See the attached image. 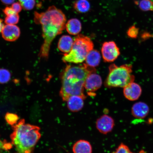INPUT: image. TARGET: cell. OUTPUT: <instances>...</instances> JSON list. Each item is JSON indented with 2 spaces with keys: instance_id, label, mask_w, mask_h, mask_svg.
<instances>
[{
  "instance_id": "cell-1",
  "label": "cell",
  "mask_w": 153,
  "mask_h": 153,
  "mask_svg": "<svg viewBox=\"0 0 153 153\" xmlns=\"http://www.w3.org/2000/svg\"><path fill=\"white\" fill-rule=\"evenodd\" d=\"M34 20L36 24L41 25L44 39L39 56L46 60L53 39L65 28L66 17L61 10L52 6L45 12H35Z\"/></svg>"
},
{
  "instance_id": "cell-2",
  "label": "cell",
  "mask_w": 153,
  "mask_h": 153,
  "mask_svg": "<svg viewBox=\"0 0 153 153\" xmlns=\"http://www.w3.org/2000/svg\"><path fill=\"white\" fill-rule=\"evenodd\" d=\"M95 68L86 64L78 66L67 65L61 75L62 87L60 96L62 100L66 101L73 95H78L85 99L84 85L89 74L96 72Z\"/></svg>"
},
{
  "instance_id": "cell-3",
  "label": "cell",
  "mask_w": 153,
  "mask_h": 153,
  "mask_svg": "<svg viewBox=\"0 0 153 153\" xmlns=\"http://www.w3.org/2000/svg\"><path fill=\"white\" fill-rule=\"evenodd\" d=\"M13 131L10 135L11 143L17 153H33L36 144L41 137L40 128L25 123L24 119L11 126Z\"/></svg>"
},
{
  "instance_id": "cell-4",
  "label": "cell",
  "mask_w": 153,
  "mask_h": 153,
  "mask_svg": "<svg viewBox=\"0 0 153 153\" xmlns=\"http://www.w3.org/2000/svg\"><path fill=\"white\" fill-rule=\"evenodd\" d=\"M94 47V45L90 38L83 34H78L74 38L71 50L68 53H65L62 60L64 62L75 64L83 62Z\"/></svg>"
},
{
  "instance_id": "cell-5",
  "label": "cell",
  "mask_w": 153,
  "mask_h": 153,
  "mask_svg": "<svg viewBox=\"0 0 153 153\" xmlns=\"http://www.w3.org/2000/svg\"><path fill=\"white\" fill-rule=\"evenodd\" d=\"M131 65L125 64L118 66L114 64L109 67V74L105 85L108 88H124L134 82L135 76L132 73Z\"/></svg>"
},
{
  "instance_id": "cell-6",
  "label": "cell",
  "mask_w": 153,
  "mask_h": 153,
  "mask_svg": "<svg viewBox=\"0 0 153 153\" xmlns=\"http://www.w3.org/2000/svg\"><path fill=\"white\" fill-rule=\"evenodd\" d=\"M101 51L105 62H114L120 54V49L114 41L105 42L102 44Z\"/></svg>"
},
{
  "instance_id": "cell-7",
  "label": "cell",
  "mask_w": 153,
  "mask_h": 153,
  "mask_svg": "<svg viewBox=\"0 0 153 153\" xmlns=\"http://www.w3.org/2000/svg\"><path fill=\"white\" fill-rule=\"evenodd\" d=\"M93 73L87 76L85 80L84 87L88 95L94 96L95 92L100 88L102 85V80L99 74Z\"/></svg>"
},
{
  "instance_id": "cell-8",
  "label": "cell",
  "mask_w": 153,
  "mask_h": 153,
  "mask_svg": "<svg viewBox=\"0 0 153 153\" xmlns=\"http://www.w3.org/2000/svg\"><path fill=\"white\" fill-rule=\"evenodd\" d=\"M114 126V120L111 117L103 115L97 120V128L100 132L106 134L112 131Z\"/></svg>"
},
{
  "instance_id": "cell-9",
  "label": "cell",
  "mask_w": 153,
  "mask_h": 153,
  "mask_svg": "<svg viewBox=\"0 0 153 153\" xmlns=\"http://www.w3.org/2000/svg\"><path fill=\"white\" fill-rule=\"evenodd\" d=\"M123 94L130 101L137 100L142 94V89L138 84L133 82L124 88Z\"/></svg>"
},
{
  "instance_id": "cell-10",
  "label": "cell",
  "mask_w": 153,
  "mask_h": 153,
  "mask_svg": "<svg viewBox=\"0 0 153 153\" xmlns=\"http://www.w3.org/2000/svg\"><path fill=\"white\" fill-rule=\"evenodd\" d=\"M4 39L8 42H14L18 39L20 35V30L15 25H6L1 31Z\"/></svg>"
},
{
  "instance_id": "cell-11",
  "label": "cell",
  "mask_w": 153,
  "mask_h": 153,
  "mask_svg": "<svg viewBox=\"0 0 153 153\" xmlns=\"http://www.w3.org/2000/svg\"><path fill=\"white\" fill-rule=\"evenodd\" d=\"M150 108L146 103L143 102L135 103L131 109L133 116L138 119H143L146 117L149 114Z\"/></svg>"
},
{
  "instance_id": "cell-12",
  "label": "cell",
  "mask_w": 153,
  "mask_h": 153,
  "mask_svg": "<svg viewBox=\"0 0 153 153\" xmlns=\"http://www.w3.org/2000/svg\"><path fill=\"white\" fill-rule=\"evenodd\" d=\"M84 100L85 99L79 96L73 95L70 97L66 101L69 110L73 112L81 111L84 106Z\"/></svg>"
},
{
  "instance_id": "cell-13",
  "label": "cell",
  "mask_w": 153,
  "mask_h": 153,
  "mask_svg": "<svg viewBox=\"0 0 153 153\" xmlns=\"http://www.w3.org/2000/svg\"><path fill=\"white\" fill-rule=\"evenodd\" d=\"M74 43V40L71 36L63 35L59 40L57 47L62 52L68 53L71 50Z\"/></svg>"
},
{
  "instance_id": "cell-14",
  "label": "cell",
  "mask_w": 153,
  "mask_h": 153,
  "mask_svg": "<svg viewBox=\"0 0 153 153\" xmlns=\"http://www.w3.org/2000/svg\"><path fill=\"white\" fill-rule=\"evenodd\" d=\"M72 151L74 153H92V148L89 141L80 140L74 143Z\"/></svg>"
},
{
  "instance_id": "cell-15",
  "label": "cell",
  "mask_w": 153,
  "mask_h": 153,
  "mask_svg": "<svg viewBox=\"0 0 153 153\" xmlns=\"http://www.w3.org/2000/svg\"><path fill=\"white\" fill-rule=\"evenodd\" d=\"M65 28L69 34L72 35H77L82 30V24L78 19H70L66 23Z\"/></svg>"
},
{
  "instance_id": "cell-16",
  "label": "cell",
  "mask_w": 153,
  "mask_h": 153,
  "mask_svg": "<svg viewBox=\"0 0 153 153\" xmlns=\"http://www.w3.org/2000/svg\"><path fill=\"white\" fill-rule=\"evenodd\" d=\"M101 59L100 52L96 50L93 49L88 53L86 56V64L92 68H95L100 64Z\"/></svg>"
},
{
  "instance_id": "cell-17",
  "label": "cell",
  "mask_w": 153,
  "mask_h": 153,
  "mask_svg": "<svg viewBox=\"0 0 153 153\" xmlns=\"http://www.w3.org/2000/svg\"><path fill=\"white\" fill-rule=\"evenodd\" d=\"M74 7L77 12L85 13L90 9L91 4L88 0H76L74 3Z\"/></svg>"
},
{
  "instance_id": "cell-18",
  "label": "cell",
  "mask_w": 153,
  "mask_h": 153,
  "mask_svg": "<svg viewBox=\"0 0 153 153\" xmlns=\"http://www.w3.org/2000/svg\"><path fill=\"white\" fill-rule=\"evenodd\" d=\"M135 3L143 11H153V0H137Z\"/></svg>"
},
{
  "instance_id": "cell-19",
  "label": "cell",
  "mask_w": 153,
  "mask_h": 153,
  "mask_svg": "<svg viewBox=\"0 0 153 153\" xmlns=\"http://www.w3.org/2000/svg\"><path fill=\"white\" fill-rule=\"evenodd\" d=\"M11 74L9 70L4 68H0V84H5L10 80Z\"/></svg>"
},
{
  "instance_id": "cell-20",
  "label": "cell",
  "mask_w": 153,
  "mask_h": 153,
  "mask_svg": "<svg viewBox=\"0 0 153 153\" xmlns=\"http://www.w3.org/2000/svg\"><path fill=\"white\" fill-rule=\"evenodd\" d=\"M5 118L7 123L11 126L18 123L19 120V116L16 114L10 112L6 114Z\"/></svg>"
},
{
  "instance_id": "cell-21",
  "label": "cell",
  "mask_w": 153,
  "mask_h": 153,
  "mask_svg": "<svg viewBox=\"0 0 153 153\" xmlns=\"http://www.w3.org/2000/svg\"><path fill=\"white\" fill-rule=\"evenodd\" d=\"M23 8L26 10H30L33 9L35 6V0H19Z\"/></svg>"
},
{
  "instance_id": "cell-22",
  "label": "cell",
  "mask_w": 153,
  "mask_h": 153,
  "mask_svg": "<svg viewBox=\"0 0 153 153\" xmlns=\"http://www.w3.org/2000/svg\"><path fill=\"white\" fill-rule=\"evenodd\" d=\"M19 17L18 14L15 13L6 17L4 22L7 25H15L17 24L19 22Z\"/></svg>"
},
{
  "instance_id": "cell-23",
  "label": "cell",
  "mask_w": 153,
  "mask_h": 153,
  "mask_svg": "<svg viewBox=\"0 0 153 153\" xmlns=\"http://www.w3.org/2000/svg\"><path fill=\"white\" fill-rule=\"evenodd\" d=\"M111 153H133L130 150L129 147L123 143L120 144L115 151Z\"/></svg>"
},
{
  "instance_id": "cell-24",
  "label": "cell",
  "mask_w": 153,
  "mask_h": 153,
  "mask_svg": "<svg viewBox=\"0 0 153 153\" xmlns=\"http://www.w3.org/2000/svg\"><path fill=\"white\" fill-rule=\"evenodd\" d=\"M11 143L7 141H2L0 139V153H2L4 150H8L12 148Z\"/></svg>"
},
{
  "instance_id": "cell-25",
  "label": "cell",
  "mask_w": 153,
  "mask_h": 153,
  "mask_svg": "<svg viewBox=\"0 0 153 153\" xmlns=\"http://www.w3.org/2000/svg\"><path fill=\"white\" fill-rule=\"evenodd\" d=\"M138 29L135 26H131L127 32L128 35L132 38H136L139 33Z\"/></svg>"
},
{
  "instance_id": "cell-26",
  "label": "cell",
  "mask_w": 153,
  "mask_h": 153,
  "mask_svg": "<svg viewBox=\"0 0 153 153\" xmlns=\"http://www.w3.org/2000/svg\"><path fill=\"white\" fill-rule=\"evenodd\" d=\"M11 7L17 14L21 12L22 8V5L19 2L13 3Z\"/></svg>"
},
{
  "instance_id": "cell-27",
  "label": "cell",
  "mask_w": 153,
  "mask_h": 153,
  "mask_svg": "<svg viewBox=\"0 0 153 153\" xmlns=\"http://www.w3.org/2000/svg\"><path fill=\"white\" fill-rule=\"evenodd\" d=\"M3 12L7 16H9V15H11L16 13L15 12L13 9L11 8V7H7L3 10Z\"/></svg>"
},
{
  "instance_id": "cell-28",
  "label": "cell",
  "mask_w": 153,
  "mask_h": 153,
  "mask_svg": "<svg viewBox=\"0 0 153 153\" xmlns=\"http://www.w3.org/2000/svg\"><path fill=\"white\" fill-rule=\"evenodd\" d=\"M1 2L5 5H10L14 3L15 0H1Z\"/></svg>"
},
{
  "instance_id": "cell-29",
  "label": "cell",
  "mask_w": 153,
  "mask_h": 153,
  "mask_svg": "<svg viewBox=\"0 0 153 153\" xmlns=\"http://www.w3.org/2000/svg\"><path fill=\"white\" fill-rule=\"evenodd\" d=\"M4 26V24H3V20L1 19H0V33H1Z\"/></svg>"
}]
</instances>
